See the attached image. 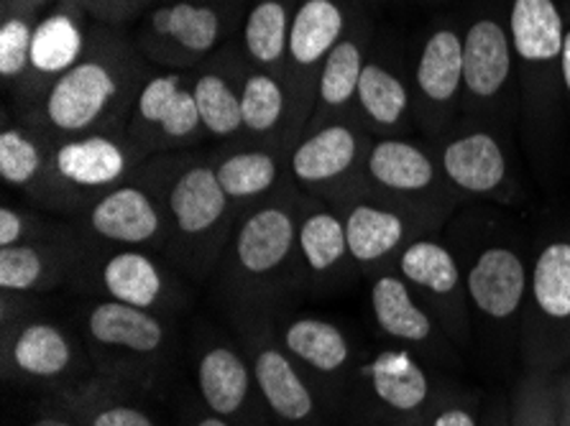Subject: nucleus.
Returning <instances> with one entry per match:
<instances>
[{
  "instance_id": "f03ea898",
  "label": "nucleus",
  "mask_w": 570,
  "mask_h": 426,
  "mask_svg": "<svg viewBox=\"0 0 570 426\" xmlns=\"http://www.w3.org/2000/svg\"><path fill=\"white\" fill-rule=\"evenodd\" d=\"M514 72V47L509 26L483 16L463 37V85L471 98L494 100L507 90Z\"/></svg>"
},
{
  "instance_id": "f704fd0d",
  "label": "nucleus",
  "mask_w": 570,
  "mask_h": 426,
  "mask_svg": "<svg viewBox=\"0 0 570 426\" xmlns=\"http://www.w3.org/2000/svg\"><path fill=\"white\" fill-rule=\"evenodd\" d=\"M41 167V153L37 143L29 141L21 130H3L0 133V177L8 185H26L37 177Z\"/></svg>"
},
{
  "instance_id": "c9c22d12",
  "label": "nucleus",
  "mask_w": 570,
  "mask_h": 426,
  "mask_svg": "<svg viewBox=\"0 0 570 426\" xmlns=\"http://www.w3.org/2000/svg\"><path fill=\"white\" fill-rule=\"evenodd\" d=\"M41 278V258L23 246L0 248V286L6 291H26Z\"/></svg>"
},
{
  "instance_id": "423d86ee",
  "label": "nucleus",
  "mask_w": 570,
  "mask_h": 426,
  "mask_svg": "<svg viewBox=\"0 0 570 426\" xmlns=\"http://www.w3.org/2000/svg\"><path fill=\"white\" fill-rule=\"evenodd\" d=\"M420 98L433 108L453 106L463 87V37L455 29H438L422 43L414 67Z\"/></svg>"
},
{
  "instance_id": "39448f33",
  "label": "nucleus",
  "mask_w": 570,
  "mask_h": 426,
  "mask_svg": "<svg viewBox=\"0 0 570 426\" xmlns=\"http://www.w3.org/2000/svg\"><path fill=\"white\" fill-rule=\"evenodd\" d=\"M566 19L556 0H512L509 37L514 59L530 69L560 72L566 43Z\"/></svg>"
},
{
  "instance_id": "473e14b6",
  "label": "nucleus",
  "mask_w": 570,
  "mask_h": 426,
  "mask_svg": "<svg viewBox=\"0 0 570 426\" xmlns=\"http://www.w3.org/2000/svg\"><path fill=\"white\" fill-rule=\"evenodd\" d=\"M220 187L228 197H254L266 192L276 179V164L262 151H246L230 156L218 169Z\"/></svg>"
},
{
  "instance_id": "c03bdc74",
  "label": "nucleus",
  "mask_w": 570,
  "mask_h": 426,
  "mask_svg": "<svg viewBox=\"0 0 570 426\" xmlns=\"http://www.w3.org/2000/svg\"><path fill=\"white\" fill-rule=\"evenodd\" d=\"M558 426H570V414L558 402Z\"/></svg>"
},
{
  "instance_id": "6e6552de",
  "label": "nucleus",
  "mask_w": 570,
  "mask_h": 426,
  "mask_svg": "<svg viewBox=\"0 0 570 426\" xmlns=\"http://www.w3.org/2000/svg\"><path fill=\"white\" fill-rule=\"evenodd\" d=\"M371 307H374L376 325L396 340L422 345L433 337V317L414 301L410 284L402 276L376 278L371 289Z\"/></svg>"
},
{
  "instance_id": "a211bd4d",
  "label": "nucleus",
  "mask_w": 570,
  "mask_h": 426,
  "mask_svg": "<svg viewBox=\"0 0 570 426\" xmlns=\"http://www.w3.org/2000/svg\"><path fill=\"white\" fill-rule=\"evenodd\" d=\"M138 116L175 138L189 136L203 123L195 92H187L177 77H154L138 98Z\"/></svg>"
},
{
  "instance_id": "f257e3e1",
  "label": "nucleus",
  "mask_w": 570,
  "mask_h": 426,
  "mask_svg": "<svg viewBox=\"0 0 570 426\" xmlns=\"http://www.w3.org/2000/svg\"><path fill=\"white\" fill-rule=\"evenodd\" d=\"M527 284V266L517 250L507 246H489L473 260L465 274V289L479 315L507 321L522 309Z\"/></svg>"
},
{
  "instance_id": "7c9ffc66",
  "label": "nucleus",
  "mask_w": 570,
  "mask_h": 426,
  "mask_svg": "<svg viewBox=\"0 0 570 426\" xmlns=\"http://www.w3.org/2000/svg\"><path fill=\"white\" fill-rule=\"evenodd\" d=\"M195 100L200 108L203 126L215 136H230L244 126L238 95L218 75H205L195 85Z\"/></svg>"
},
{
  "instance_id": "4468645a",
  "label": "nucleus",
  "mask_w": 570,
  "mask_h": 426,
  "mask_svg": "<svg viewBox=\"0 0 570 426\" xmlns=\"http://www.w3.org/2000/svg\"><path fill=\"white\" fill-rule=\"evenodd\" d=\"M90 335L110 347H126L134 353H154L164 340V327L157 317L141 307L124 301L98 304L90 315Z\"/></svg>"
},
{
  "instance_id": "a19ab883",
  "label": "nucleus",
  "mask_w": 570,
  "mask_h": 426,
  "mask_svg": "<svg viewBox=\"0 0 570 426\" xmlns=\"http://www.w3.org/2000/svg\"><path fill=\"white\" fill-rule=\"evenodd\" d=\"M433 426H479V424H476V416H473L471 408L448 406L435 416Z\"/></svg>"
},
{
  "instance_id": "1a4fd4ad",
  "label": "nucleus",
  "mask_w": 570,
  "mask_h": 426,
  "mask_svg": "<svg viewBox=\"0 0 570 426\" xmlns=\"http://www.w3.org/2000/svg\"><path fill=\"white\" fill-rule=\"evenodd\" d=\"M295 242V225L292 217L276 207L258 210L246 220L238 232L236 254L240 266L252 274H266L284 264Z\"/></svg>"
},
{
  "instance_id": "ddd939ff",
  "label": "nucleus",
  "mask_w": 570,
  "mask_h": 426,
  "mask_svg": "<svg viewBox=\"0 0 570 426\" xmlns=\"http://www.w3.org/2000/svg\"><path fill=\"white\" fill-rule=\"evenodd\" d=\"M530 299L542 321L570 327V240H552L534 258Z\"/></svg>"
},
{
  "instance_id": "a18cd8bd",
  "label": "nucleus",
  "mask_w": 570,
  "mask_h": 426,
  "mask_svg": "<svg viewBox=\"0 0 570 426\" xmlns=\"http://www.w3.org/2000/svg\"><path fill=\"white\" fill-rule=\"evenodd\" d=\"M29 426H69V424L62 422V419H39V422L29 424Z\"/></svg>"
},
{
  "instance_id": "49530a36",
  "label": "nucleus",
  "mask_w": 570,
  "mask_h": 426,
  "mask_svg": "<svg viewBox=\"0 0 570 426\" xmlns=\"http://www.w3.org/2000/svg\"><path fill=\"white\" fill-rule=\"evenodd\" d=\"M197 426H228V424L223 422V419H205V422H200Z\"/></svg>"
},
{
  "instance_id": "393cba45",
  "label": "nucleus",
  "mask_w": 570,
  "mask_h": 426,
  "mask_svg": "<svg viewBox=\"0 0 570 426\" xmlns=\"http://www.w3.org/2000/svg\"><path fill=\"white\" fill-rule=\"evenodd\" d=\"M356 98L366 116L382 128H394L402 123L410 108V92L400 77L384 65H364Z\"/></svg>"
},
{
  "instance_id": "f3484780",
  "label": "nucleus",
  "mask_w": 570,
  "mask_h": 426,
  "mask_svg": "<svg viewBox=\"0 0 570 426\" xmlns=\"http://www.w3.org/2000/svg\"><path fill=\"white\" fill-rule=\"evenodd\" d=\"M57 171L80 187H102L116 181L126 169V156L118 143L92 136L69 141L55 156Z\"/></svg>"
},
{
  "instance_id": "7ed1b4c3",
  "label": "nucleus",
  "mask_w": 570,
  "mask_h": 426,
  "mask_svg": "<svg viewBox=\"0 0 570 426\" xmlns=\"http://www.w3.org/2000/svg\"><path fill=\"white\" fill-rule=\"evenodd\" d=\"M118 82L108 67L80 62L59 77L47 98V118L59 130H85L116 98Z\"/></svg>"
},
{
  "instance_id": "79ce46f5",
  "label": "nucleus",
  "mask_w": 570,
  "mask_h": 426,
  "mask_svg": "<svg viewBox=\"0 0 570 426\" xmlns=\"http://www.w3.org/2000/svg\"><path fill=\"white\" fill-rule=\"evenodd\" d=\"M560 77H563V90L570 100V26L566 29V43H563V57H560Z\"/></svg>"
},
{
  "instance_id": "2eb2a0df",
  "label": "nucleus",
  "mask_w": 570,
  "mask_h": 426,
  "mask_svg": "<svg viewBox=\"0 0 570 426\" xmlns=\"http://www.w3.org/2000/svg\"><path fill=\"white\" fill-rule=\"evenodd\" d=\"M345 19L333 0H305L289 26V55L302 67H313L338 47Z\"/></svg>"
},
{
  "instance_id": "dca6fc26",
  "label": "nucleus",
  "mask_w": 570,
  "mask_h": 426,
  "mask_svg": "<svg viewBox=\"0 0 570 426\" xmlns=\"http://www.w3.org/2000/svg\"><path fill=\"white\" fill-rule=\"evenodd\" d=\"M400 274L414 289L438 299L455 297L463 284L455 256L438 240L410 242L400 256Z\"/></svg>"
},
{
  "instance_id": "cd10ccee",
  "label": "nucleus",
  "mask_w": 570,
  "mask_h": 426,
  "mask_svg": "<svg viewBox=\"0 0 570 426\" xmlns=\"http://www.w3.org/2000/svg\"><path fill=\"white\" fill-rule=\"evenodd\" d=\"M13 360L23 373L39 378L59 376L69 360H72V350H69L67 337L51 325H31L19 335L13 345Z\"/></svg>"
},
{
  "instance_id": "58836bf2",
  "label": "nucleus",
  "mask_w": 570,
  "mask_h": 426,
  "mask_svg": "<svg viewBox=\"0 0 570 426\" xmlns=\"http://www.w3.org/2000/svg\"><path fill=\"white\" fill-rule=\"evenodd\" d=\"M92 426H154L149 416L138 408H128V406H114L106 408L95 416Z\"/></svg>"
},
{
  "instance_id": "f8f14e48",
  "label": "nucleus",
  "mask_w": 570,
  "mask_h": 426,
  "mask_svg": "<svg viewBox=\"0 0 570 426\" xmlns=\"http://www.w3.org/2000/svg\"><path fill=\"white\" fill-rule=\"evenodd\" d=\"M228 195L220 187L218 171L197 167L189 169L183 179L171 187L169 210L175 215L179 230L197 235L210 230L226 212Z\"/></svg>"
},
{
  "instance_id": "4c0bfd02",
  "label": "nucleus",
  "mask_w": 570,
  "mask_h": 426,
  "mask_svg": "<svg viewBox=\"0 0 570 426\" xmlns=\"http://www.w3.org/2000/svg\"><path fill=\"white\" fill-rule=\"evenodd\" d=\"M517 426H558V398L546 384L527 388L517 412Z\"/></svg>"
},
{
  "instance_id": "6ab92c4d",
  "label": "nucleus",
  "mask_w": 570,
  "mask_h": 426,
  "mask_svg": "<svg viewBox=\"0 0 570 426\" xmlns=\"http://www.w3.org/2000/svg\"><path fill=\"white\" fill-rule=\"evenodd\" d=\"M358 153V141L345 126H327L309 136L292 156V171L299 181L317 185L333 179L351 167Z\"/></svg>"
},
{
  "instance_id": "a878e982",
  "label": "nucleus",
  "mask_w": 570,
  "mask_h": 426,
  "mask_svg": "<svg viewBox=\"0 0 570 426\" xmlns=\"http://www.w3.org/2000/svg\"><path fill=\"white\" fill-rule=\"evenodd\" d=\"M106 289L114 294L116 301L131 304V307H151L161 294V276L157 266L141 254L126 250L108 260L106 271H102Z\"/></svg>"
},
{
  "instance_id": "bb28decb",
  "label": "nucleus",
  "mask_w": 570,
  "mask_h": 426,
  "mask_svg": "<svg viewBox=\"0 0 570 426\" xmlns=\"http://www.w3.org/2000/svg\"><path fill=\"white\" fill-rule=\"evenodd\" d=\"M82 55V31L65 13H55L33 29L31 65L39 72H67Z\"/></svg>"
},
{
  "instance_id": "b1692460",
  "label": "nucleus",
  "mask_w": 570,
  "mask_h": 426,
  "mask_svg": "<svg viewBox=\"0 0 570 426\" xmlns=\"http://www.w3.org/2000/svg\"><path fill=\"white\" fill-rule=\"evenodd\" d=\"M289 353L320 373L338 370L348 360V340L338 327L323 319H297L284 335Z\"/></svg>"
},
{
  "instance_id": "9b49d317",
  "label": "nucleus",
  "mask_w": 570,
  "mask_h": 426,
  "mask_svg": "<svg viewBox=\"0 0 570 426\" xmlns=\"http://www.w3.org/2000/svg\"><path fill=\"white\" fill-rule=\"evenodd\" d=\"M98 235L118 242H146L159 228V215L141 189L124 187L102 197L90 215Z\"/></svg>"
},
{
  "instance_id": "72a5a7b5",
  "label": "nucleus",
  "mask_w": 570,
  "mask_h": 426,
  "mask_svg": "<svg viewBox=\"0 0 570 426\" xmlns=\"http://www.w3.org/2000/svg\"><path fill=\"white\" fill-rule=\"evenodd\" d=\"M240 110H244V126L256 133H266L279 123L284 112V92L269 75H254L244 85L240 95Z\"/></svg>"
},
{
  "instance_id": "9d476101",
  "label": "nucleus",
  "mask_w": 570,
  "mask_h": 426,
  "mask_svg": "<svg viewBox=\"0 0 570 426\" xmlns=\"http://www.w3.org/2000/svg\"><path fill=\"white\" fill-rule=\"evenodd\" d=\"M368 174L384 189L417 195L433 187L435 164L428 151L402 138H384L368 153Z\"/></svg>"
},
{
  "instance_id": "2f4dec72",
  "label": "nucleus",
  "mask_w": 570,
  "mask_h": 426,
  "mask_svg": "<svg viewBox=\"0 0 570 426\" xmlns=\"http://www.w3.org/2000/svg\"><path fill=\"white\" fill-rule=\"evenodd\" d=\"M299 246L313 271H327L348 254V235L338 217L317 212L302 225Z\"/></svg>"
},
{
  "instance_id": "c756f323",
  "label": "nucleus",
  "mask_w": 570,
  "mask_h": 426,
  "mask_svg": "<svg viewBox=\"0 0 570 426\" xmlns=\"http://www.w3.org/2000/svg\"><path fill=\"white\" fill-rule=\"evenodd\" d=\"M364 57L356 41H338L331 55L325 57L323 77H320V100L331 108H341L358 92Z\"/></svg>"
},
{
  "instance_id": "0eeeda50",
  "label": "nucleus",
  "mask_w": 570,
  "mask_h": 426,
  "mask_svg": "<svg viewBox=\"0 0 570 426\" xmlns=\"http://www.w3.org/2000/svg\"><path fill=\"white\" fill-rule=\"evenodd\" d=\"M379 402L400 414H412L430 398V378L407 350H389L376 355L364 368Z\"/></svg>"
},
{
  "instance_id": "37998d69",
  "label": "nucleus",
  "mask_w": 570,
  "mask_h": 426,
  "mask_svg": "<svg viewBox=\"0 0 570 426\" xmlns=\"http://www.w3.org/2000/svg\"><path fill=\"white\" fill-rule=\"evenodd\" d=\"M558 402H560V406H563V408H566V412L570 414V380H568V384H566V388H563V394H560V396H558Z\"/></svg>"
},
{
  "instance_id": "20e7f679",
  "label": "nucleus",
  "mask_w": 570,
  "mask_h": 426,
  "mask_svg": "<svg viewBox=\"0 0 570 426\" xmlns=\"http://www.w3.org/2000/svg\"><path fill=\"white\" fill-rule=\"evenodd\" d=\"M445 179L465 195H497L507 187L509 164L504 146L489 130L455 136L440 151Z\"/></svg>"
},
{
  "instance_id": "e433bc0d",
  "label": "nucleus",
  "mask_w": 570,
  "mask_h": 426,
  "mask_svg": "<svg viewBox=\"0 0 570 426\" xmlns=\"http://www.w3.org/2000/svg\"><path fill=\"white\" fill-rule=\"evenodd\" d=\"M33 29L21 19H11L0 29V75L6 80L19 77L31 62Z\"/></svg>"
},
{
  "instance_id": "c85d7f7f",
  "label": "nucleus",
  "mask_w": 570,
  "mask_h": 426,
  "mask_svg": "<svg viewBox=\"0 0 570 426\" xmlns=\"http://www.w3.org/2000/svg\"><path fill=\"white\" fill-rule=\"evenodd\" d=\"M289 16L279 0H262L246 21V47L262 65H274L289 51Z\"/></svg>"
},
{
  "instance_id": "aec40b11",
  "label": "nucleus",
  "mask_w": 570,
  "mask_h": 426,
  "mask_svg": "<svg viewBox=\"0 0 570 426\" xmlns=\"http://www.w3.org/2000/svg\"><path fill=\"white\" fill-rule=\"evenodd\" d=\"M345 235H348V254L358 264H371L402 246L407 225L400 215L384 207L358 205L345 220Z\"/></svg>"
},
{
  "instance_id": "ea45409f",
  "label": "nucleus",
  "mask_w": 570,
  "mask_h": 426,
  "mask_svg": "<svg viewBox=\"0 0 570 426\" xmlns=\"http://www.w3.org/2000/svg\"><path fill=\"white\" fill-rule=\"evenodd\" d=\"M21 232H23L21 217L13 210H8V207H3V210H0V248L16 246L21 238Z\"/></svg>"
},
{
  "instance_id": "5701e85b",
  "label": "nucleus",
  "mask_w": 570,
  "mask_h": 426,
  "mask_svg": "<svg viewBox=\"0 0 570 426\" xmlns=\"http://www.w3.org/2000/svg\"><path fill=\"white\" fill-rule=\"evenodd\" d=\"M151 26L159 37H169L183 49L195 51V55H205L207 49H213L220 31L218 13L213 8L195 3H175L159 8L151 16Z\"/></svg>"
},
{
  "instance_id": "412c9836",
  "label": "nucleus",
  "mask_w": 570,
  "mask_h": 426,
  "mask_svg": "<svg viewBox=\"0 0 570 426\" xmlns=\"http://www.w3.org/2000/svg\"><path fill=\"white\" fill-rule=\"evenodd\" d=\"M256 380L269 406L282 419L302 422L313 414V396L297 370L279 350H262L256 358Z\"/></svg>"
},
{
  "instance_id": "4be33fe9",
  "label": "nucleus",
  "mask_w": 570,
  "mask_h": 426,
  "mask_svg": "<svg viewBox=\"0 0 570 426\" xmlns=\"http://www.w3.org/2000/svg\"><path fill=\"white\" fill-rule=\"evenodd\" d=\"M248 376L244 360L228 347H215L200 363V390L218 416L236 414L246 402Z\"/></svg>"
}]
</instances>
